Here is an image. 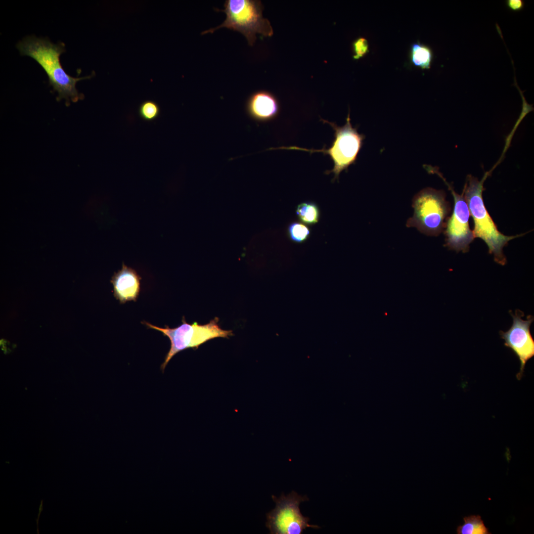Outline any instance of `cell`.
Returning <instances> with one entry per match:
<instances>
[{"instance_id":"cell-16","label":"cell","mask_w":534,"mask_h":534,"mask_svg":"<svg viewBox=\"0 0 534 534\" xmlns=\"http://www.w3.org/2000/svg\"><path fill=\"white\" fill-rule=\"evenodd\" d=\"M138 115L143 121L146 122L155 121L160 115V106L154 100H146L139 105Z\"/></svg>"},{"instance_id":"cell-14","label":"cell","mask_w":534,"mask_h":534,"mask_svg":"<svg viewBox=\"0 0 534 534\" xmlns=\"http://www.w3.org/2000/svg\"><path fill=\"white\" fill-rule=\"evenodd\" d=\"M464 524L458 526L456 532L458 534H490L481 517L479 515H470L463 518Z\"/></svg>"},{"instance_id":"cell-18","label":"cell","mask_w":534,"mask_h":534,"mask_svg":"<svg viewBox=\"0 0 534 534\" xmlns=\"http://www.w3.org/2000/svg\"><path fill=\"white\" fill-rule=\"evenodd\" d=\"M506 4L510 10L513 11H519L524 8L525 2L522 0H507Z\"/></svg>"},{"instance_id":"cell-17","label":"cell","mask_w":534,"mask_h":534,"mask_svg":"<svg viewBox=\"0 0 534 534\" xmlns=\"http://www.w3.org/2000/svg\"><path fill=\"white\" fill-rule=\"evenodd\" d=\"M368 43L367 40L363 37L356 39L353 43V58L358 59L368 52Z\"/></svg>"},{"instance_id":"cell-11","label":"cell","mask_w":534,"mask_h":534,"mask_svg":"<svg viewBox=\"0 0 534 534\" xmlns=\"http://www.w3.org/2000/svg\"><path fill=\"white\" fill-rule=\"evenodd\" d=\"M141 279L134 269L123 264L122 268L114 274L111 280L114 297L121 304L136 301L140 292Z\"/></svg>"},{"instance_id":"cell-5","label":"cell","mask_w":534,"mask_h":534,"mask_svg":"<svg viewBox=\"0 0 534 534\" xmlns=\"http://www.w3.org/2000/svg\"><path fill=\"white\" fill-rule=\"evenodd\" d=\"M218 322V318L215 317L205 324H199L196 322L190 324L186 322L183 316L182 324L178 327L170 328L165 326L164 328H162L146 321L142 322L148 328L161 332L170 341V349L161 365V369L163 372L170 360L179 352L189 348L197 349L199 346L211 339L216 338H228L233 335L232 330L222 329Z\"/></svg>"},{"instance_id":"cell-12","label":"cell","mask_w":534,"mask_h":534,"mask_svg":"<svg viewBox=\"0 0 534 534\" xmlns=\"http://www.w3.org/2000/svg\"><path fill=\"white\" fill-rule=\"evenodd\" d=\"M410 57L412 64L422 69L430 68L433 53L430 46L419 42L414 43L410 48Z\"/></svg>"},{"instance_id":"cell-19","label":"cell","mask_w":534,"mask_h":534,"mask_svg":"<svg viewBox=\"0 0 534 534\" xmlns=\"http://www.w3.org/2000/svg\"><path fill=\"white\" fill-rule=\"evenodd\" d=\"M43 500H42L41 501V504H40V507H39L38 517V519H36L37 525V533H38V534H39V529H38V521H39V518H40V515L42 511H43Z\"/></svg>"},{"instance_id":"cell-13","label":"cell","mask_w":534,"mask_h":534,"mask_svg":"<svg viewBox=\"0 0 534 534\" xmlns=\"http://www.w3.org/2000/svg\"><path fill=\"white\" fill-rule=\"evenodd\" d=\"M296 214L300 222L307 225H312L318 222L320 212L315 203L308 201L298 205Z\"/></svg>"},{"instance_id":"cell-2","label":"cell","mask_w":534,"mask_h":534,"mask_svg":"<svg viewBox=\"0 0 534 534\" xmlns=\"http://www.w3.org/2000/svg\"><path fill=\"white\" fill-rule=\"evenodd\" d=\"M490 173V172H486L481 180L471 175H468L462 193L473 220L474 237L482 239L487 245L489 253L493 255L495 262L503 266L506 263L503 247L511 240L524 234L514 236L503 234L498 230L488 212L484 202L483 192L484 183Z\"/></svg>"},{"instance_id":"cell-4","label":"cell","mask_w":534,"mask_h":534,"mask_svg":"<svg viewBox=\"0 0 534 534\" xmlns=\"http://www.w3.org/2000/svg\"><path fill=\"white\" fill-rule=\"evenodd\" d=\"M412 206L413 215L406 226L428 236H437L444 230L451 208L444 190L424 188L414 195Z\"/></svg>"},{"instance_id":"cell-3","label":"cell","mask_w":534,"mask_h":534,"mask_svg":"<svg viewBox=\"0 0 534 534\" xmlns=\"http://www.w3.org/2000/svg\"><path fill=\"white\" fill-rule=\"evenodd\" d=\"M224 8L217 9L225 13L226 17L220 25L205 30L202 35L212 34L225 28L242 34L248 44L253 46L257 34L271 37L273 31L269 21L263 17V5L258 0H226Z\"/></svg>"},{"instance_id":"cell-15","label":"cell","mask_w":534,"mask_h":534,"mask_svg":"<svg viewBox=\"0 0 534 534\" xmlns=\"http://www.w3.org/2000/svg\"><path fill=\"white\" fill-rule=\"evenodd\" d=\"M288 237L292 242L302 243L307 241L311 234V229L306 224L298 221L291 222L287 229Z\"/></svg>"},{"instance_id":"cell-10","label":"cell","mask_w":534,"mask_h":534,"mask_svg":"<svg viewBox=\"0 0 534 534\" xmlns=\"http://www.w3.org/2000/svg\"><path fill=\"white\" fill-rule=\"evenodd\" d=\"M246 110L253 120L266 122L275 119L279 112L276 97L271 92L261 90L252 93L246 103Z\"/></svg>"},{"instance_id":"cell-7","label":"cell","mask_w":534,"mask_h":534,"mask_svg":"<svg viewBox=\"0 0 534 534\" xmlns=\"http://www.w3.org/2000/svg\"><path fill=\"white\" fill-rule=\"evenodd\" d=\"M424 167L429 173L436 174L443 179L453 198V212L448 217L444 229L445 246L457 252H467L475 237L469 226L470 214L463 193L461 194L456 193L437 167L427 165H424Z\"/></svg>"},{"instance_id":"cell-9","label":"cell","mask_w":534,"mask_h":534,"mask_svg":"<svg viewBox=\"0 0 534 534\" xmlns=\"http://www.w3.org/2000/svg\"><path fill=\"white\" fill-rule=\"evenodd\" d=\"M513 324L506 332L500 331L501 338L505 341V346L511 349L520 361V371L516 375L518 380L521 379L527 362L534 356V340L530 332V326L534 317L528 316L523 320L519 313H511Z\"/></svg>"},{"instance_id":"cell-8","label":"cell","mask_w":534,"mask_h":534,"mask_svg":"<svg viewBox=\"0 0 534 534\" xmlns=\"http://www.w3.org/2000/svg\"><path fill=\"white\" fill-rule=\"evenodd\" d=\"M276 503L275 508L267 514L266 526L272 534H301L307 528L318 529L316 525L309 523L310 518L304 516L300 510V504L309 499L292 491L287 495L282 494L279 498L272 495Z\"/></svg>"},{"instance_id":"cell-6","label":"cell","mask_w":534,"mask_h":534,"mask_svg":"<svg viewBox=\"0 0 534 534\" xmlns=\"http://www.w3.org/2000/svg\"><path fill=\"white\" fill-rule=\"evenodd\" d=\"M321 120L329 124L334 130V139L331 146L328 149H308L297 146L281 147L278 148L288 150H297L310 152L323 153L328 155L334 163L333 169L325 172V174L333 173V180L338 179L340 174L347 170L349 167L355 163L357 155L363 145L365 136L359 134L356 127L353 128L351 123L350 113L346 119V124L342 127L322 119Z\"/></svg>"},{"instance_id":"cell-1","label":"cell","mask_w":534,"mask_h":534,"mask_svg":"<svg viewBox=\"0 0 534 534\" xmlns=\"http://www.w3.org/2000/svg\"><path fill=\"white\" fill-rule=\"evenodd\" d=\"M17 48L21 55L29 56L36 60L46 73L49 83L56 91L57 101L66 100L74 102L83 99L84 96L78 92L76 83L91 76L74 78L66 73L60 63V55L65 51V45L60 43L54 44L47 38H39L34 36L27 37L18 42Z\"/></svg>"}]
</instances>
